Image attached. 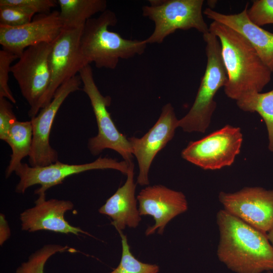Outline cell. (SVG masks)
<instances>
[{
    "mask_svg": "<svg viewBox=\"0 0 273 273\" xmlns=\"http://www.w3.org/2000/svg\"><path fill=\"white\" fill-rule=\"evenodd\" d=\"M219 260L236 273L273 270V248L267 235L224 209L217 214Z\"/></svg>",
    "mask_w": 273,
    "mask_h": 273,
    "instance_id": "cell-1",
    "label": "cell"
},
{
    "mask_svg": "<svg viewBox=\"0 0 273 273\" xmlns=\"http://www.w3.org/2000/svg\"><path fill=\"white\" fill-rule=\"evenodd\" d=\"M209 31L219 39L228 79L224 92L238 100L250 93H260L271 80V72L250 43L231 28L213 21Z\"/></svg>",
    "mask_w": 273,
    "mask_h": 273,
    "instance_id": "cell-2",
    "label": "cell"
},
{
    "mask_svg": "<svg viewBox=\"0 0 273 273\" xmlns=\"http://www.w3.org/2000/svg\"><path fill=\"white\" fill-rule=\"evenodd\" d=\"M117 22L115 13L107 9L86 22L79 44L88 64L94 63L98 68L114 69L120 59H128L145 52L148 44L146 39H126L109 30Z\"/></svg>",
    "mask_w": 273,
    "mask_h": 273,
    "instance_id": "cell-3",
    "label": "cell"
},
{
    "mask_svg": "<svg viewBox=\"0 0 273 273\" xmlns=\"http://www.w3.org/2000/svg\"><path fill=\"white\" fill-rule=\"evenodd\" d=\"M206 43L207 64L193 105L178 120V127L185 132L204 133L209 126L216 108V93L227 83L228 77L218 38L212 32L203 34Z\"/></svg>",
    "mask_w": 273,
    "mask_h": 273,
    "instance_id": "cell-4",
    "label": "cell"
},
{
    "mask_svg": "<svg viewBox=\"0 0 273 273\" xmlns=\"http://www.w3.org/2000/svg\"><path fill=\"white\" fill-rule=\"evenodd\" d=\"M142 7V15L153 21L154 29L148 44L161 43L177 30L209 31L202 13L203 0H151Z\"/></svg>",
    "mask_w": 273,
    "mask_h": 273,
    "instance_id": "cell-5",
    "label": "cell"
},
{
    "mask_svg": "<svg viewBox=\"0 0 273 273\" xmlns=\"http://www.w3.org/2000/svg\"><path fill=\"white\" fill-rule=\"evenodd\" d=\"M79 74L83 91L90 100L98 129L97 135L88 141L87 147L90 153L96 156L109 149L117 152L124 161L132 162L133 156L128 139L118 130L107 109L111 104V98L103 96L100 92L90 65L82 68Z\"/></svg>",
    "mask_w": 273,
    "mask_h": 273,
    "instance_id": "cell-6",
    "label": "cell"
},
{
    "mask_svg": "<svg viewBox=\"0 0 273 273\" xmlns=\"http://www.w3.org/2000/svg\"><path fill=\"white\" fill-rule=\"evenodd\" d=\"M53 43L44 42L27 48L11 67V72L29 105L28 115L31 118L40 110L41 102L50 86Z\"/></svg>",
    "mask_w": 273,
    "mask_h": 273,
    "instance_id": "cell-7",
    "label": "cell"
},
{
    "mask_svg": "<svg viewBox=\"0 0 273 273\" xmlns=\"http://www.w3.org/2000/svg\"><path fill=\"white\" fill-rule=\"evenodd\" d=\"M131 162L118 160L108 157L100 156L95 161L80 164H69L57 161L43 166L32 167L26 163L22 164L15 172L20 180L15 191L24 194L26 190L34 185L40 187L34 193L38 195V199H46V192L50 188L63 183L67 177L86 171L96 169H114L127 174Z\"/></svg>",
    "mask_w": 273,
    "mask_h": 273,
    "instance_id": "cell-8",
    "label": "cell"
},
{
    "mask_svg": "<svg viewBox=\"0 0 273 273\" xmlns=\"http://www.w3.org/2000/svg\"><path fill=\"white\" fill-rule=\"evenodd\" d=\"M243 140L240 127L226 125L200 140L190 142L181 156L205 170L221 169L234 163Z\"/></svg>",
    "mask_w": 273,
    "mask_h": 273,
    "instance_id": "cell-9",
    "label": "cell"
},
{
    "mask_svg": "<svg viewBox=\"0 0 273 273\" xmlns=\"http://www.w3.org/2000/svg\"><path fill=\"white\" fill-rule=\"evenodd\" d=\"M81 83L79 75L65 82L56 90L51 101L31 118L33 139L28 159L30 166H43L58 160V152L50 143L52 125L64 101L70 94L80 89Z\"/></svg>",
    "mask_w": 273,
    "mask_h": 273,
    "instance_id": "cell-10",
    "label": "cell"
},
{
    "mask_svg": "<svg viewBox=\"0 0 273 273\" xmlns=\"http://www.w3.org/2000/svg\"><path fill=\"white\" fill-rule=\"evenodd\" d=\"M83 27H64L53 42L50 59L51 82L41 102L40 110L51 101L56 90L63 83L89 65L84 58L80 48V38Z\"/></svg>",
    "mask_w": 273,
    "mask_h": 273,
    "instance_id": "cell-11",
    "label": "cell"
},
{
    "mask_svg": "<svg viewBox=\"0 0 273 273\" xmlns=\"http://www.w3.org/2000/svg\"><path fill=\"white\" fill-rule=\"evenodd\" d=\"M218 198L225 210L264 233L273 223V190L246 187L234 193L221 192Z\"/></svg>",
    "mask_w": 273,
    "mask_h": 273,
    "instance_id": "cell-12",
    "label": "cell"
},
{
    "mask_svg": "<svg viewBox=\"0 0 273 273\" xmlns=\"http://www.w3.org/2000/svg\"><path fill=\"white\" fill-rule=\"evenodd\" d=\"M178 120L170 103L162 108L155 124L142 138H128L133 156L137 160L139 172L137 183L141 186L149 184V172L158 153L173 138L178 127Z\"/></svg>",
    "mask_w": 273,
    "mask_h": 273,
    "instance_id": "cell-13",
    "label": "cell"
},
{
    "mask_svg": "<svg viewBox=\"0 0 273 273\" xmlns=\"http://www.w3.org/2000/svg\"><path fill=\"white\" fill-rule=\"evenodd\" d=\"M64 28L59 11L36 15L28 23L18 27L0 25L3 49L19 57L27 48L41 43H53Z\"/></svg>",
    "mask_w": 273,
    "mask_h": 273,
    "instance_id": "cell-14",
    "label": "cell"
},
{
    "mask_svg": "<svg viewBox=\"0 0 273 273\" xmlns=\"http://www.w3.org/2000/svg\"><path fill=\"white\" fill-rule=\"evenodd\" d=\"M141 216H152L155 224L149 226L146 236L157 233L162 235L166 224L175 216L186 212L188 208L185 195L162 185L147 186L137 196Z\"/></svg>",
    "mask_w": 273,
    "mask_h": 273,
    "instance_id": "cell-15",
    "label": "cell"
},
{
    "mask_svg": "<svg viewBox=\"0 0 273 273\" xmlns=\"http://www.w3.org/2000/svg\"><path fill=\"white\" fill-rule=\"evenodd\" d=\"M35 206L25 210L20 215L22 231L34 232L49 231L65 234L89 235L80 228L70 224L64 217L65 213L71 210L73 203L68 200L37 199Z\"/></svg>",
    "mask_w": 273,
    "mask_h": 273,
    "instance_id": "cell-16",
    "label": "cell"
},
{
    "mask_svg": "<svg viewBox=\"0 0 273 273\" xmlns=\"http://www.w3.org/2000/svg\"><path fill=\"white\" fill-rule=\"evenodd\" d=\"M247 5L241 12L222 14L210 8L203 13L213 21L223 24L243 36L252 46L264 64L273 72V33L254 24L247 16Z\"/></svg>",
    "mask_w": 273,
    "mask_h": 273,
    "instance_id": "cell-17",
    "label": "cell"
},
{
    "mask_svg": "<svg viewBox=\"0 0 273 273\" xmlns=\"http://www.w3.org/2000/svg\"><path fill=\"white\" fill-rule=\"evenodd\" d=\"M134 164H130L126 174L127 178L123 186L106 201L99 212L112 219L111 224L117 231H122L126 226L137 227L141 220L136 207L135 197L136 184L134 181Z\"/></svg>",
    "mask_w": 273,
    "mask_h": 273,
    "instance_id": "cell-18",
    "label": "cell"
},
{
    "mask_svg": "<svg viewBox=\"0 0 273 273\" xmlns=\"http://www.w3.org/2000/svg\"><path fill=\"white\" fill-rule=\"evenodd\" d=\"M64 28H79L94 15L107 10L105 0H58Z\"/></svg>",
    "mask_w": 273,
    "mask_h": 273,
    "instance_id": "cell-19",
    "label": "cell"
},
{
    "mask_svg": "<svg viewBox=\"0 0 273 273\" xmlns=\"http://www.w3.org/2000/svg\"><path fill=\"white\" fill-rule=\"evenodd\" d=\"M33 139L31 120L16 121L11 126L6 142L12 150L9 163L5 171V177H9L22 164V159L29 156Z\"/></svg>",
    "mask_w": 273,
    "mask_h": 273,
    "instance_id": "cell-20",
    "label": "cell"
},
{
    "mask_svg": "<svg viewBox=\"0 0 273 273\" xmlns=\"http://www.w3.org/2000/svg\"><path fill=\"white\" fill-rule=\"evenodd\" d=\"M244 112H257L263 119L268 134V149L273 152V89L266 92L250 93L236 101Z\"/></svg>",
    "mask_w": 273,
    "mask_h": 273,
    "instance_id": "cell-21",
    "label": "cell"
},
{
    "mask_svg": "<svg viewBox=\"0 0 273 273\" xmlns=\"http://www.w3.org/2000/svg\"><path fill=\"white\" fill-rule=\"evenodd\" d=\"M121 239L122 255L118 266L109 273H158L159 267L156 264L142 262L131 253L126 236L118 231Z\"/></svg>",
    "mask_w": 273,
    "mask_h": 273,
    "instance_id": "cell-22",
    "label": "cell"
},
{
    "mask_svg": "<svg viewBox=\"0 0 273 273\" xmlns=\"http://www.w3.org/2000/svg\"><path fill=\"white\" fill-rule=\"evenodd\" d=\"M68 246L48 244L43 246L32 254L26 262L18 267L16 273H44V267L47 260L58 252L68 251Z\"/></svg>",
    "mask_w": 273,
    "mask_h": 273,
    "instance_id": "cell-23",
    "label": "cell"
},
{
    "mask_svg": "<svg viewBox=\"0 0 273 273\" xmlns=\"http://www.w3.org/2000/svg\"><path fill=\"white\" fill-rule=\"evenodd\" d=\"M35 14L19 6H0V25L18 27L32 21Z\"/></svg>",
    "mask_w": 273,
    "mask_h": 273,
    "instance_id": "cell-24",
    "label": "cell"
},
{
    "mask_svg": "<svg viewBox=\"0 0 273 273\" xmlns=\"http://www.w3.org/2000/svg\"><path fill=\"white\" fill-rule=\"evenodd\" d=\"M19 57L5 50L0 51V98H5L13 104L16 103L8 85L9 73L11 72V64Z\"/></svg>",
    "mask_w": 273,
    "mask_h": 273,
    "instance_id": "cell-25",
    "label": "cell"
},
{
    "mask_svg": "<svg viewBox=\"0 0 273 273\" xmlns=\"http://www.w3.org/2000/svg\"><path fill=\"white\" fill-rule=\"evenodd\" d=\"M247 16L254 24L261 27L273 24V0H255L249 9Z\"/></svg>",
    "mask_w": 273,
    "mask_h": 273,
    "instance_id": "cell-26",
    "label": "cell"
},
{
    "mask_svg": "<svg viewBox=\"0 0 273 273\" xmlns=\"http://www.w3.org/2000/svg\"><path fill=\"white\" fill-rule=\"evenodd\" d=\"M54 0H1L0 6L15 5L25 8L35 14L51 13L52 9L57 5Z\"/></svg>",
    "mask_w": 273,
    "mask_h": 273,
    "instance_id": "cell-27",
    "label": "cell"
},
{
    "mask_svg": "<svg viewBox=\"0 0 273 273\" xmlns=\"http://www.w3.org/2000/svg\"><path fill=\"white\" fill-rule=\"evenodd\" d=\"M10 102L5 98H0V139L5 142L11 126L17 120Z\"/></svg>",
    "mask_w": 273,
    "mask_h": 273,
    "instance_id": "cell-28",
    "label": "cell"
},
{
    "mask_svg": "<svg viewBox=\"0 0 273 273\" xmlns=\"http://www.w3.org/2000/svg\"><path fill=\"white\" fill-rule=\"evenodd\" d=\"M10 230L8 222L3 214L0 216V244L3 245L10 236Z\"/></svg>",
    "mask_w": 273,
    "mask_h": 273,
    "instance_id": "cell-29",
    "label": "cell"
},
{
    "mask_svg": "<svg viewBox=\"0 0 273 273\" xmlns=\"http://www.w3.org/2000/svg\"><path fill=\"white\" fill-rule=\"evenodd\" d=\"M268 239L273 248V223L266 233Z\"/></svg>",
    "mask_w": 273,
    "mask_h": 273,
    "instance_id": "cell-30",
    "label": "cell"
}]
</instances>
